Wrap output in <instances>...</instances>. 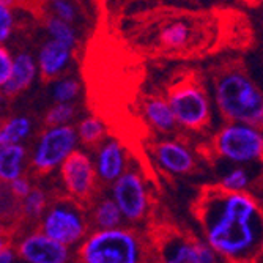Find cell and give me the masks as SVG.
<instances>
[{"mask_svg":"<svg viewBox=\"0 0 263 263\" xmlns=\"http://www.w3.org/2000/svg\"><path fill=\"white\" fill-rule=\"evenodd\" d=\"M196 218L203 240L227 263H260L263 210L248 193H226L218 184L202 189Z\"/></svg>","mask_w":263,"mask_h":263,"instance_id":"cell-1","label":"cell"},{"mask_svg":"<svg viewBox=\"0 0 263 263\" xmlns=\"http://www.w3.org/2000/svg\"><path fill=\"white\" fill-rule=\"evenodd\" d=\"M213 101L227 123H241L263 131V90L245 69L224 66L211 78Z\"/></svg>","mask_w":263,"mask_h":263,"instance_id":"cell-2","label":"cell"},{"mask_svg":"<svg viewBox=\"0 0 263 263\" xmlns=\"http://www.w3.org/2000/svg\"><path fill=\"white\" fill-rule=\"evenodd\" d=\"M78 263H153V243L129 227L91 230L76 251Z\"/></svg>","mask_w":263,"mask_h":263,"instance_id":"cell-3","label":"cell"},{"mask_svg":"<svg viewBox=\"0 0 263 263\" xmlns=\"http://www.w3.org/2000/svg\"><path fill=\"white\" fill-rule=\"evenodd\" d=\"M90 214L84 205L66 196L49 203L41 218L40 230L68 248H79L90 233Z\"/></svg>","mask_w":263,"mask_h":263,"instance_id":"cell-4","label":"cell"},{"mask_svg":"<svg viewBox=\"0 0 263 263\" xmlns=\"http://www.w3.org/2000/svg\"><path fill=\"white\" fill-rule=\"evenodd\" d=\"M169 101L177 123L186 131H203L211 120V103L205 87L191 76L175 81L167 88Z\"/></svg>","mask_w":263,"mask_h":263,"instance_id":"cell-5","label":"cell"},{"mask_svg":"<svg viewBox=\"0 0 263 263\" xmlns=\"http://www.w3.org/2000/svg\"><path fill=\"white\" fill-rule=\"evenodd\" d=\"M213 150L235 165L257 162L263 158V131L249 125L227 123L214 134Z\"/></svg>","mask_w":263,"mask_h":263,"instance_id":"cell-6","label":"cell"},{"mask_svg":"<svg viewBox=\"0 0 263 263\" xmlns=\"http://www.w3.org/2000/svg\"><path fill=\"white\" fill-rule=\"evenodd\" d=\"M76 126H46L30 155V165L38 174H49L65 164V161L79 148Z\"/></svg>","mask_w":263,"mask_h":263,"instance_id":"cell-7","label":"cell"},{"mask_svg":"<svg viewBox=\"0 0 263 263\" xmlns=\"http://www.w3.org/2000/svg\"><path fill=\"white\" fill-rule=\"evenodd\" d=\"M110 197L120 208L126 222H140L150 211L148 187L142 172L137 169H128L122 178L112 184Z\"/></svg>","mask_w":263,"mask_h":263,"instance_id":"cell-8","label":"cell"},{"mask_svg":"<svg viewBox=\"0 0 263 263\" xmlns=\"http://www.w3.org/2000/svg\"><path fill=\"white\" fill-rule=\"evenodd\" d=\"M60 180L68 197L82 205L93 200L100 181L93 158L84 150L73 153L60 167Z\"/></svg>","mask_w":263,"mask_h":263,"instance_id":"cell-9","label":"cell"},{"mask_svg":"<svg viewBox=\"0 0 263 263\" xmlns=\"http://www.w3.org/2000/svg\"><path fill=\"white\" fill-rule=\"evenodd\" d=\"M152 243L158 263H202L197 236H189L175 229H164L159 230Z\"/></svg>","mask_w":263,"mask_h":263,"instance_id":"cell-10","label":"cell"},{"mask_svg":"<svg viewBox=\"0 0 263 263\" xmlns=\"http://www.w3.org/2000/svg\"><path fill=\"white\" fill-rule=\"evenodd\" d=\"M17 257L26 263H69L71 248L52 240L41 230L24 235L16 245Z\"/></svg>","mask_w":263,"mask_h":263,"instance_id":"cell-11","label":"cell"},{"mask_svg":"<svg viewBox=\"0 0 263 263\" xmlns=\"http://www.w3.org/2000/svg\"><path fill=\"white\" fill-rule=\"evenodd\" d=\"M152 155L161 171L171 175H187L194 171L196 156L186 143L165 139L152 147Z\"/></svg>","mask_w":263,"mask_h":263,"instance_id":"cell-12","label":"cell"},{"mask_svg":"<svg viewBox=\"0 0 263 263\" xmlns=\"http://www.w3.org/2000/svg\"><path fill=\"white\" fill-rule=\"evenodd\" d=\"M93 161L98 180L103 184H114L128 172L126 148L120 140L114 137L106 139L97 148Z\"/></svg>","mask_w":263,"mask_h":263,"instance_id":"cell-13","label":"cell"},{"mask_svg":"<svg viewBox=\"0 0 263 263\" xmlns=\"http://www.w3.org/2000/svg\"><path fill=\"white\" fill-rule=\"evenodd\" d=\"M73 62V49L54 40H46L36 54L40 76L44 81H57Z\"/></svg>","mask_w":263,"mask_h":263,"instance_id":"cell-14","label":"cell"},{"mask_svg":"<svg viewBox=\"0 0 263 263\" xmlns=\"http://www.w3.org/2000/svg\"><path fill=\"white\" fill-rule=\"evenodd\" d=\"M40 74L38 71V63L36 59L30 52H17L14 54V66H13V73L11 78L5 85H2V91L5 97H17L22 91H26L36 76Z\"/></svg>","mask_w":263,"mask_h":263,"instance_id":"cell-15","label":"cell"},{"mask_svg":"<svg viewBox=\"0 0 263 263\" xmlns=\"http://www.w3.org/2000/svg\"><path fill=\"white\" fill-rule=\"evenodd\" d=\"M142 112L147 123L161 134H171L178 128L174 110L165 97H148L142 104Z\"/></svg>","mask_w":263,"mask_h":263,"instance_id":"cell-16","label":"cell"},{"mask_svg":"<svg viewBox=\"0 0 263 263\" xmlns=\"http://www.w3.org/2000/svg\"><path fill=\"white\" fill-rule=\"evenodd\" d=\"M125 218L112 197H101L95 200L90 210V222L93 230H110L123 227Z\"/></svg>","mask_w":263,"mask_h":263,"instance_id":"cell-17","label":"cell"},{"mask_svg":"<svg viewBox=\"0 0 263 263\" xmlns=\"http://www.w3.org/2000/svg\"><path fill=\"white\" fill-rule=\"evenodd\" d=\"M27 161V148L24 145L0 147V180L11 183L24 177V167Z\"/></svg>","mask_w":263,"mask_h":263,"instance_id":"cell-18","label":"cell"},{"mask_svg":"<svg viewBox=\"0 0 263 263\" xmlns=\"http://www.w3.org/2000/svg\"><path fill=\"white\" fill-rule=\"evenodd\" d=\"M33 123L26 115H13L4 122L0 128V147L7 145H24L32 134Z\"/></svg>","mask_w":263,"mask_h":263,"instance_id":"cell-19","label":"cell"},{"mask_svg":"<svg viewBox=\"0 0 263 263\" xmlns=\"http://www.w3.org/2000/svg\"><path fill=\"white\" fill-rule=\"evenodd\" d=\"M193 38V27L186 21H171L159 29L158 40L165 49H183Z\"/></svg>","mask_w":263,"mask_h":263,"instance_id":"cell-20","label":"cell"},{"mask_svg":"<svg viewBox=\"0 0 263 263\" xmlns=\"http://www.w3.org/2000/svg\"><path fill=\"white\" fill-rule=\"evenodd\" d=\"M76 133L79 142L87 147H100L106 140V125L97 115H87L78 122Z\"/></svg>","mask_w":263,"mask_h":263,"instance_id":"cell-21","label":"cell"},{"mask_svg":"<svg viewBox=\"0 0 263 263\" xmlns=\"http://www.w3.org/2000/svg\"><path fill=\"white\" fill-rule=\"evenodd\" d=\"M44 29H46L47 35H49V40L62 43L73 51L78 47L79 38H78V32L73 24H68L65 21L55 17L54 14H49L44 21Z\"/></svg>","mask_w":263,"mask_h":263,"instance_id":"cell-22","label":"cell"},{"mask_svg":"<svg viewBox=\"0 0 263 263\" xmlns=\"http://www.w3.org/2000/svg\"><path fill=\"white\" fill-rule=\"evenodd\" d=\"M81 93V84L73 78H60L52 82L51 97L54 104H73Z\"/></svg>","mask_w":263,"mask_h":263,"instance_id":"cell-23","label":"cell"},{"mask_svg":"<svg viewBox=\"0 0 263 263\" xmlns=\"http://www.w3.org/2000/svg\"><path fill=\"white\" fill-rule=\"evenodd\" d=\"M249 183H251L249 172L241 165H235L221 177L218 186L222 191H226V193H246Z\"/></svg>","mask_w":263,"mask_h":263,"instance_id":"cell-24","label":"cell"},{"mask_svg":"<svg viewBox=\"0 0 263 263\" xmlns=\"http://www.w3.org/2000/svg\"><path fill=\"white\" fill-rule=\"evenodd\" d=\"M47 206H49V202H47L46 193L40 187H35L32 193L22 200L21 210L26 218L38 219V218H43V214L46 213Z\"/></svg>","mask_w":263,"mask_h":263,"instance_id":"cell-25","label":"cell"},{"mask_svg":"<svg viewBox=\"0 0 263 263\" xmlns=\"http://www.w3.org/2000/svg\"><path fill=\"white\" fill-rule=\"evenodd\" d=\"M76 115V106L74 104H54L47 110L44 122L47 126H65L69 125Z\"/></svg>","mask_w":263,"mask_h":263,"instance_id":"cell-26","label":"cell"},{"mask_svg":"<svg viewBox=\"0 0 263 263\" xmlns=\"http://www.w3.org/2000/svg\"><path fill=\"white\" fill-rule=\"evenodd\" d=\"M16 26V19H14V11L11 8V2L8 0H2L0 2V41L2 46L11 38Z\"/></svg>","mask_w":263,"mask_h":263,"instance_id":"cell-27","label":"cell"},{"mask_svg":"<svg viewBox=\"0 0 263 263\" xmlns=\"http://www.w3.org/2000/svg\"><path fill=\"white\" fill-rule=\"evenodd\" d=\"M51 11L55 17L68 22V24H73L78 21L79 16V10L74 4L68 2V0H54L51 4Z\"/></svg>","mask_w":263,"mask_h":263,"instance_id":"cell-28","label":"cell"},{"mask_svg":"<svg viewBox=\"0 0 263 263\" xmlns=\"http://www.w3.org/2000/svg\"><path fill=\"white\" fill-rule=\"evenodd\" d=\"M13 66H14V54H11V51L7 46H2L0 47V87L5 85L11 78Z\"/></svg>","mask_w":263,"mask_h":263,"instance_id":"cell-29","label":"cell"},{"mask_svg":"<svg viewBox=\"0 0 263 263\" xmlns=\"http://www.w3.org/2000/svg\"><path fill=\"white\" fill-rule=\"evenodd\" d=\"M32 191H33V187H32V183L27 177H21V178L10 183V193L16 199L24 200L32 193Z\"/></svg>","mask_w":263,"mask_h":263,"instance_id":"cell-30","label":"cell"},{"mask_svg":"<svg viewBox=\"0 0 263 263\" xmlns=\"http://www.w3.org/2000/svg\"><path fill=\"white\" fill-rule=\"evenodd\" d=\"M16 257H17L16 248L2 245V249H0V263H14Z\"/></svg>","mask_w":263,"mask_h":263,"instance_id":"cell-31","label":"cell"},{"mask_svg":"<svg viewBox=\"0 0 263 263\" xmlns=\"http://www.w3.org/2000/svg\"><path fill=\"white\" fill-rule=\"evenodd\" d=\"M261 210H263V203H261Z\"/></svg>","mask_w":263,"mask_h":263,"instance_id":"cell-32","label":"cell"}]
</instances>
